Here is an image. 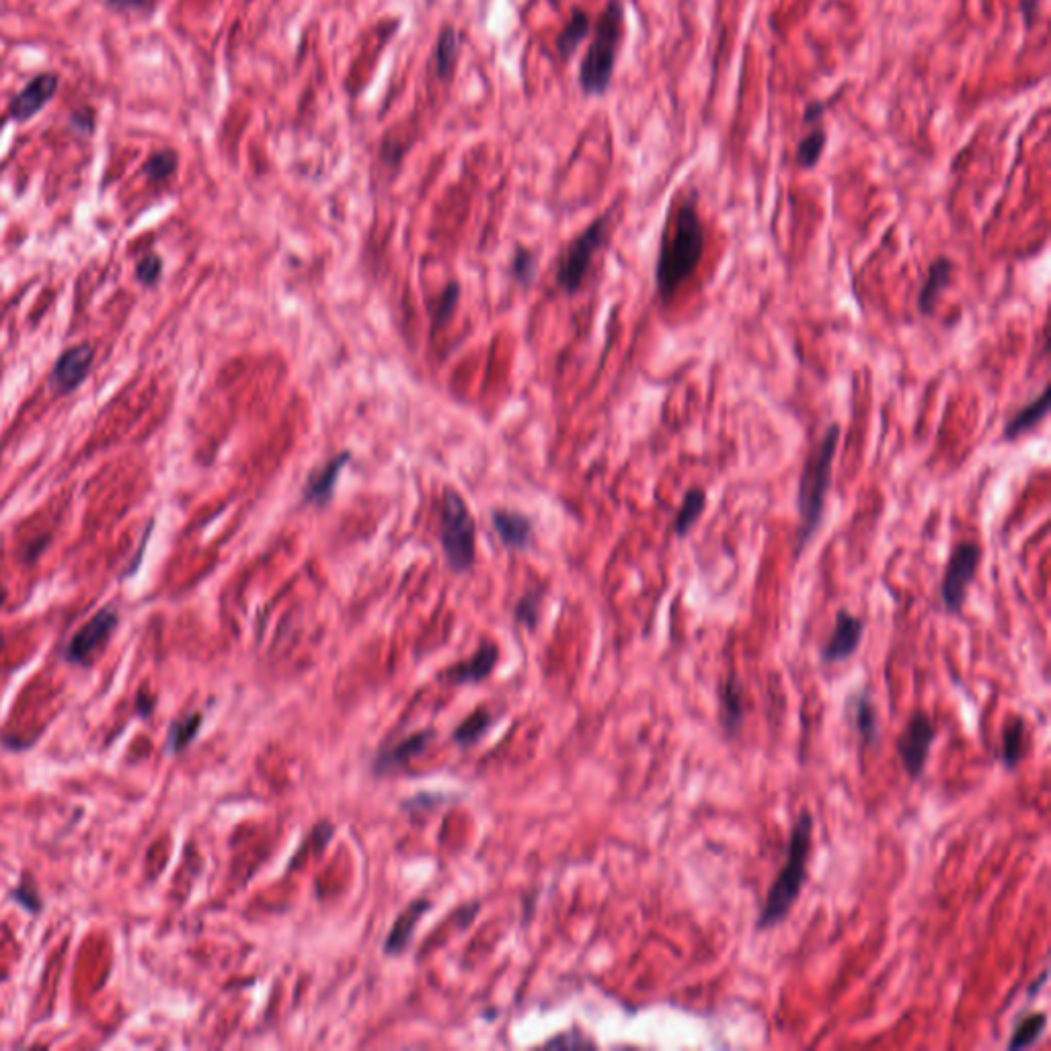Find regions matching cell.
<instances>
[{
  "label": "cell",
  "mask_w": 1051,
  "mask_h": 1051,
  "mask_svg": "<svg viewBox=\"0 0 1051 1051\" xmlns=\"http://www.w3.org/2000/svg\"><path fill=\"white\" fill-rule=\"evenodd\" d=\"M705 226L698 216V193L688 196L670 210L655 263V290L661 302H670L703 261Z\"/></svg>",
  "instance_id": "6da1fadb"
},
{
  "label": "cell",
  "mask_w": 1051,
  "mask_h": 1051,
  "mask_svg": "<svg viewBox=\"0 0 1051 1051\" xmlns=\"http://www.w3.org/2000/svg\"><path fill=\"white\" fill-rule=\"evenodd\" d=\"M813 844V815L809 809H801L793 822L785 863L768 887L762 910L756 920V930L766 932L783 924L793 912L801 898L803 885L807 881V863Z\"/></svg>",
  "instance_id": "7a4b0ae2"
},
{
  "label": "cell",
  "mask_w": 1051,
  "mask_h": 1051,
  "mask_svg": "<svg viewBox=\"0 0 1051 1051\" xmlns=\"http://www.w3.org/2000/svg\"><path fill=\"white\" fill-rule=\"evenodd\" d=\"M838 442H840V425L832 423L803 464V471L799 477V489H797V512H799L801 524L797 530L795 557H799L805 551V547L813 540L817 530L822 528L826 499L832 487V473H834L832 464L838 452Z\"/></svg>",
  "instance_id": "3957f363"
},
{
  "label": "cell",
  "mask_w": 1051,
  "mask_h": 1051,
  "mask_svg": "<svg viewBox=\"0 0 1051 1051\" xmlns=\"http://www.w3.org/2000/svg\"><path fill=\"white\" fill-rule=\"evenodd\" d=\"M622 37H625V5L620 0H610L596 23L594 40L581 60L579 85L586 95H604L608 91Z\"/></svg>",
  "instance_id": "277c9868"
},
{
  "label": "cell",
  "mask_w": 1051,
  "mask_h": 1051,
  "mask_svg": "<svg viewBox=\"0 0 1051 1051\" xmlns=\"http://www.w3.org/2000/svg\"><path fill=\"white\" fill-rule=\"evenodd\" d=\"M440 540L446 559L456 573H464L473 567L477 528L462 495L454 489L444 491Z\"/></svg>",
  "instance_id": "5b68a950"
},
{
  "label": "cell",
  "mask_w": 1051,
  "mask_h": 1051,
  "mask_svg": "<svg viewBox=\"0 0 1051 1051\" xmlns=\"http://www.w3.org/2000/svg\"><path fill=\"white\" fill-rule=\"evenodd\" d=\"M608 226H610V214L596 218L563 253L559 269H557V282L565 292L573 294L581 288V282L588 276V269L592 265L596 251L606 241Z\"/></svg>",
  "instance_id": "8992f818"
},
{
  "label": "cell",
  "mask_w": 1051,
  "mask_h": 1051,
  "mask_svg": "<svg viewBox=\"0 0 1051 1051\" xmlns=\"http://www.w3.org/2000/svg\"><path fill=\"white\" fill-rule=\"evenodd\" d=\"M982 561V549L976 542H959L951 551L941 583V600L949 614H961L969 586L976 579Z\"/></svg>",
  "instance_id": "52a82bcc"
},
{
  "label": "cell",
  "mask_w": 1051,
  "mask_h": 1051,
  "mask_svg": "<svg viewBox=\"0 0 1051 1051\" xmlns=\"http://www.w3.org/2000/svg\"><path fill=\"white\" fill-rule=\"evenodd\" d=\"M934 739H937V727H934L932 719L920 709L914 711L898 739V744H895V752H898L900 764L910 781L922 778L930 750L934 746Z\"/></svg>",
  "instance_id": "ba28073f"
},
{
  "label": "cell",
  "mask_w": 1051,
  "mask_h": 1051,
  "mask_svg": "<svg viewBox=\"0 0 1051 1051\" xmlns=\"http://www.w3.org/2000/svg\"><path fill=\"white\" fill-rule=\"evenodd\" d=\"M115 627H118V610H113L111 606L99 610L87 625H83V629L70 639L64 653L66 661H70V664H87L91 655L101 645H105Z\"/></svg>",
  "instance_id": "9c48e42d"
},
{
  "label": "cell",
  "mask_w": 1051,
  "mask_h": 1051,
  "mask_svg": "<svg viewBox=\"0 0 1051 1051\" xmlns=\"http://www.w3.org/2000/svg\"><path fill=\"white\" fill-rule=\"evenodd\" d=\"M865 635V620L854 616L848 610H838L834 618V629L822 647V661L824 664H840V661L850 659L861 647Z\"/></svg>",
  "instance_id": "30bf717a"
},
{
  "label": "cell",
  "mask_w": 1051,
  "mask_h": 1051,
  "mask_svg": "<svg viewBox=\"0 0 1051 1051\" xmlns=\"http://www.w3.org/2000/svg\"><path fill=\"white\" fill-rule=\"evenodd\" d=\"M91 364L93 349L89 345H74L66 349L50 374V386L56 393H72L87 378Z\"/></svg>",
  "instance_id": "8fae6325"
},
{
  "label": "cell",
  "mask_w": 1051,
  "mask_h": 1051,
  "mask_svg": "<svg viewBox=\"0 0 1051 1051\" xmlns=\"http://www.w3.org/2000/svg\"><path fill=\"white\" fill-rule=\"evenodd\" d=\"M846 715L861 744L875 748L879 744V713L869 688L852 692L846 698Z\"/></svg>",
  "instance_id": "7c38bea8"
},
{
  "label": "cell",
  "mask_w": 1051,
  "mask_h": 1051,
  "mask_svg": "<svg viewBox=\"0 0 1051 1051\" xmlns=\"http://www.w3.org/2000/svg\"><path fill=\"white\" fill-rule=\"evenodd\" d=\"M58 76L54 72H46L35 76L33 81L13 99L11 103V115L17 122L31 120L37 111H42L52 97L58 91Z\"/></svg>",
  "instance_id": "4fadbf2b"
},
{
  "label": "cell",
  "mask_w": 1051,
  "mask_h": 1051,
  "mask_svg": "<svg viewBox=\"0 0 1051 1051\" xmlns=\"http://www.w3.org/2000/svg\"><path fill=\"white\" fill-rule=\"evenodd\" d=\"M746 719V692L735 674L719 688V725L727 737H735Z\"/></svg>",
  "instance_id": "5bb4252c"
},
{
  "label": "cell",
  "mask_w": 1051,
  "mask_h": 1051,
  "mask_svg": "<svg viewBox=\"0 0 1051 1051\" xmlns=\"http://www.w3.org/2000/svg\"><path fill=\"white\" fill-rule=\"evenodd\" d=\"M432 737H434L432 731H421V733L405 737L403 742H399L391 750L380 752L376 762H374V772L376 774H386V772H393V770L403 768L415 756H419V754H423L427 750V746H430V742H432Z\"/></svg>",
  "instance_id": "9a60e30c"
},
{
  "label": "cell",
  "mask_w": 1051,
  "mask_h": 1051,
  "mask_svg": "<svg viewBox=\"0 0 1051 1051\" xmlns=\"http://www.w3.org/2000/svg\"><path fill=\"white\" fill-rule=\"evenodd\" d=\"M1047 413H1049V388L1045 386L1043 393L1037 399H1033L1031 403L1021 407L1015 415H1012L1006 421L1004 432H1002V440L1004 442L1019 440L1021 436H1025L1031 430H1035L1039 423H1043Z\"/></svg>",
  "instance_id": "2e32d148"
},
{
  "label": "cell",
  "mask_w": 1051,
  "mask_h": 1051,
  "mask_svg": "<svg viewBox=\"0 0 1051 1051\" xmlns=\"http://www.w3.org/2000/svg\"><path fill=\"white\" fill-rule=\"evenodd\" d=\"M951 274H953V261L949 257H937L930 263L926 282L918 294V310L924 317H930L934 313L937 298L951 284Z\"/></svg>",
  "instance_id": "e0dca14e"
},
{
  "label": "cell",
  "mask_w": 1051,
  "mask_h": 1051,
  "mask_svg": "<svg viewBox=\"0 0 1051 1051\" xmlns=\"http://www.w3.org/2000/svg\"><path fill=\"white\" fill-rule=\"evenodd\" d=\"M493 526L499 536V540L508 549H524L528 547L530 536H532V522L510 510H495L493 512Z\"/></svg>",
  "instance_id": "ac0fdd59"
},
{
  "label": "cell",
  "mask_w": 1051,
  "mask_h": 1051,
  "mask_svg": "<svg viewBox=\"0 0 1051 1051\" xmlns=\"http://www.w3.org/2000/svg\"><path fill=\"white\" fill-rule=\"evenodd\" d=\"M349 462V454L343 452L335 458H331L323 469H319L313 477L308 479V485L304 489V499L308 503H327L331 497H333V491H335V483H337V477L339 473L343 471V466Z\"/></svg>",
  "instance_id": "d6986e66"
},
{
  "label": "cell",
  "mask_w": 1051,
  "mask_h": 1051,
  "mask_svg": "<svg viewBox=\"0 0 1051 1051\" xmlns=\"http://www.w3.org/2000/svg\"><path fill=\"white\" fill-rule=\"evenodd\" d=\"M497 655L499 653H497V647L493 643H483L481 649L469 661H464V664L452 668L448 672V678L454 684H475V682H481L495 668Z\"/></svg>",
  "instance_id": "ffe728a7"
},
{
  "label": "cell",
  "mask_w": 1051,
  "mask_h": 1051,
  "mask_svg": "<svg viewBox=\"0 0 1051 1051\" xmlns=\"http://www.w3.org/2000/svg\"><path fill=\"white\" fill-rule=\"evenodd\" d=\"M427 910H430V902H427V900H415V902H411V904L405 908V912L397 918V922H395L391 934H388V939H386V943H384V951H386L388 955H399V953L409 945V941H411V937H413V930H415L419 918H421Z\"/></svg>",
  "instance_id": "44dd1931"
},
{
  "label": "cell",
  "mask_w": 1051,
  "mask_h": 1051,
  "mask_svg": "<svg viewBox=\"0 0 1051 1051\" xmlns=\"http://www.w3.org/2000/svg\"><path fill=\"white\" fill-rule=\"evenodd\" d=\"M1027 752V723L1023 717H1015L1000 735V762L1006 770H1015Z\"/></svg>",
  "instance_id": "7402d4cb"
},
{
  "label": "cell",
  "mask_w": 1051,
  "mask_h": 1051,
  "mask_svg": "<svg viewBox=\"0 0 1051 1051\" xmlns=\"http://www.w3.org/2000/svg\"><path fill=\"white\" fill-rule=\"evenodd\" d=\"M707 508V493L703 489H690L686 495H684V501L680 505V510L676 514V520H674V534L682 540L688 536V532L694 528V524L698 522V518L703 516Z\"/></svg>",
  "instance_id": "603a6c76"
},
{
  "label": "cell",
  "mask_w": 1051,
  "mask_h": 1051,
  "mask_svg": "<svg viewBox=\"0 0 1051 1051\" xmlns=\"http://www.w3.org/2000/svg\"><path fill=\"white\" fill-rule=\"evenodd\" d=\"M590 27H592V21H590L586 11L575 9L571 13L569 23L565 25V29L561 31L559 40H557V50H559L561 58H571L575 54V50L581 46V42L588 37Z\"/></svg>",
  "instance_id": "cb8c5ba5"
},
{
  "label": "cell",
  "mask_w": 1051,
  "mask_h": 1051,
  "mask_svg": "<svg viewBox=\"0 0 1051 1051\" xmlns=\"http://www.w3.org/2000/svg\"><path fill=\"white\" fill-rule=\"evenodd\" d=\"M1045 1029H1047V1015H1045V1012H1033V1015H1027V1017H1023L1019 1021V1025L1015 1027V1031H1012L1006 1047L1010 1051L1027 1049V1047L1035 1045L1041 1039Z\"/></svg>",
  "instance_id": "d4e9b609"
},
{
  "label": "cell",
  "mask_w": 1051,
  "mask_h": 1051,
  "mask_svg": "<svg viewBox=\"0 0 1051 1051\" xmlns=\"http://www.w3.org/2000/svg\"><path fill=\"white\" fill-rule=\"evenodd\" d=\"M828 144V134L824 132V128H813L809 134H805L799 144H797V152H795V161L801 169H813L817 163H820L822 154H824V148Z\"/></svg>",
  "instance_id": "484cf974"
},
{
  "label": "cell",
  "mask_w": 1051,
  "mask_h": 1051,
  "mask_svg": "<svg viewBox=\"0 0 1051 1051\" xmlns=\"http://www.w3.org/2000/svg\"><path fill=\"white\" fill-rule=\"evenodd\" d=\"M456 58H458V33L452 27H446L440 33L438 44H436V70L440 74V79H450V76L454 74Z\"/></svg>",
  "instance_id": "4316f807"
},
{
  "label": "cell",
  "mask_w": 1051,
  "mask_h": 1051,
  "mask_svg": "<svg viewBox=\"0 0 1051 1051\" xmlns=\"http://www.w3.org/2000/svg\"><path fill=\"white\" fill-rule=\"evenodd\" d=\"M200 727H202V715L200 713H193V715H187V717L175 721L171 725V731H169V750L171 752L185 750L193 742V737L198 735Z\"/></svg>",
  "instance_id": "83f0119b"
},
{
  "label": "cell",
  "mask_w": 1051,
  "mask_h": 1051,
  "mask_svg": "<svg viewBox=\"0 0 1051 1051\" xmlns=\"http://www.w3.org/2000/svg\"><path fill=\"white\" fill-rule=\"evenodd\" d=\"M491 725V715L485 711V709H479L475 711L469 719H466L454 733V739L456 744L460 746H471L475 744L477 739L487 731V727Z\"/></svg>",
  "instance_id": "f1b7e54d"
},
{
  "label": "cell",
  "mask_w": 1051,
  "mask_h": 1051,
  "mask_svg": "<svg viewBox=\"0 0 1051 1051\" xmlns=\"http://www.w3.org/2000/svg\"><path fill=\"white\" fill-rule=\"evenodd\" d=\"M175 169H177V152L173 150H161L157 154H152L144 165V173L148 175L150 181L167 179L169 175L175 173Z\"/></svg>",
  "instance_id": "f546056e"
},
{
  "label": "cell",
  "mask_w": 1051,
  "mask_h": 1051,
  "mask_svg": "<svg viewBox=\"0 0 1051 1051\" xmlns=\"http://www.w3.org/2000/svg\"><path fill=\"white\" fill-rule=\"evenodd\" d=\"M458 296H460L458 284H450V286L442 292V296H440V300H438V304H436V315H434V325H436V327H442V325L448 323V319L452 317L454 308H456Z\"/></svg>",
  "instance_id": "4dcf8cb0"
},
{
  "label": "cell",
  "mask_w": 1051,
  "mask_h": 1051,
  "mask_svg": "<svg viewBox=\"0 0 1051 1051\" xmlns=\"http://www.w3.org/2000/svg\"><path fill=\"white\" fill-rule=\"evenodd\" d=\"M161 269H163V261L161 257L157 255H148L144 257L138 265H136V278L144 284V286H152L154 282H157L161 278Z\"/></svg>",
  "instance_id": "1f68e13d"
},
{
  "label": "cell",
  "mask_w": 1051,
  "mask_h": 1051,
  "mask_svg": "<svg viewBox=\"0 0 1051 1051\" xmlns=\"http://www.w3.org/2000/svg\"><path fill=\"white\" fill-rule=\"evenodd\" d=\"M534 257L528 253V251H518L516 259H514V274L520 282L524 284H530V280L534 278Z\"/></svg>",
  "instance_id": "d6a6232c"
},
{
  "label": "cell",
  "mask_w": 1051,
  "mask_h": 1051,
  "mask_svg": "<svg viewBox=\"0 0 1051 1051\" xmlns=\"http://www.w3.org/2000/svg\"><path fill=\"white\" fill-rule=\"evenodd\" d=\"M536 612H538V598H534V596H526V598H522L520 604H518V608H516V616H518V620L526 622L528 627H534V622H536Z\"/></svg>",
  "instance_id": "836d02e7"
},
{
  "label": "cell",
  "mask_w": 1051,
  "mask_h": 1051,
  "mask_svg": "<svg viewBox=\"0 0 1051 1051\" xmlns=\"http://www.w3.org/2000/svg\"><path fill=\"white\" fill-rule=\"evenodd\" d=\"M596 1043L592 1039H586L583 1035H559L557 1039L549 1041L547 1047H594Z\"/></svg>",
  "instance_id": "e575fe53"
},
{
  "label": "cell",
  "mask_w": 1051,
  "mask_h": 1051,
  "mask_svg": "<svg viewBox=\"0 0 1051 1051\" xmlns=\"http://www.w3.org/2000/svg\"><path fill=\"white\" fill-rule=\"evenodd\" d=\"M107 3L118 11H142L148 9L154 0H107Z\"/></svg>",
  "instance_id": "d590c367"
},
{
  "label": "cell",
  "mask_w": 1051,
  "mask_h": 1051,
  "mask_svg": "<svg viewBox=\"0 0 1051 1051\" xmlns=\"http://www.w3.org/2000/svg\"><path fill=\"white\" fill-rule=\"evenodd\" d=\"M822 113H824V105L820 101H813L805 107V113H803V122L807 126H815L817 122L822 120Z\"/></svg>",
  "instance_id": "8d00e7d4"
},
{
  "label": "cell",
  "mask_w": 1051,
  "mask_h": 1051,
  "mask_svg": "<svg viewBox=\"0 0 1051 1051\" xmlns=\"http://www.w3.org/2000/svg\"><path fill=\"white\" fill-rule=\"evenodd\" d=\"M15 898H17V902H21V904H23L25 908H29V910H40V900H37L35 895H29V893L25 895L23 889H17Z\"/></svg>",
  "instance_id": "74e56055"
},
{
  "label": "cell",
  "mask_w": 1051,
  "mask_h": 1051,
  "mask_svg": "<svg viewBox=\"0 0 1051 1051\" xmlns=\"http://www.w3.org/2000/svg\"><path fill=\"white\" fill-rule=\"evenodd\" d=\"M1045 980H1047V971H1043V973H1041V978H1039V982H1037V984H1031V988H1029V996L1037 994V992L1041 990V984H1045Z\"/></svg>",
  "instance_id": "f35d334b"
},
{
  "label": "cell",
  "mask_w": 1051,
  "mask_h": 1051,
  "mask_svg": "<svg viewBox=\"0 0 1051 1051\" xmlns=\"http://www.w3.org/2000/svg\"><path fill=\"white\" fill-rule=\"evenodd\" d=\"M5 598H7V592H5V588H3V586H0V606H3Z\"/></svg>",
  "instance_id": "ab89813d"
},
{
  "label": "cell",
  "mask_w": 1051,
  "mask_h": 1051,
  "mask_svg": "<svg viewBox=\"0 0 1051 1051\" xmlns=\"http://www.w3.org/2000/svg\"><path fill=\"white\" fill-rule=\"evenodd\" d=\"M0 647H3V633H0Z\"/></svg>",
  "instance_id": "60d3db41"
},
{
  "label": "cell",
  "mask_w": 1051,
  "mask_h": 1051,
  "mask_svg": "<svg viewBox=\"0 0 1051 1051\" xmlns=\"http://www.w3.org/2000/svg\"><path fill=\"white\" fill-rule=\"evenodd\" d=\"M551 3H557V0H551Z\"/></svg>",
  "instance_id": "b9f144b4"
}]
</instances>
